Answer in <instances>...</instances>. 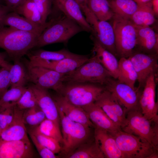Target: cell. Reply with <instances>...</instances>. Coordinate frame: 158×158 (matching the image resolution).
<instances>
[{
  "label": "cell",
  "instance_id": "cell-30",
  "mask_svg": "<svg viewBox=\"0 0 158 158\" xmlns=\"http://www.w3.org/2000/svg\"><path fill=\"white\" fill-rule=\"evenodd\" d=\"M114 14L130 20L137 10L138 4L134 0H108Z\"/></svg>",
  "mask_w": 158,
  "mask_h": 158
},
{
  "label": "cell",
  "instance_id": "cell-43",
  "mask_svg": "<svg viewBox=\"0 0 158 158\" xmlns=\"http://www.w3.org/2000/svg\"><path fill=\"white\" fill-rule=\"evenodd\" d=\"M79 5L82 12L84 13L88 23L91 24L95 16L90 10L87 4V0H75Z\"/></svg>",
  "mask_w": 158,
  "mask_h": 158
},
{
  "label": "cell",
  "instance_id": "cell-40",
  "mask_svg": "<svg viewBox=\"0 0 158 158\" xmlns=\"http://www.w3.org/2000/svg\"><path fill=\"white\" fill-rule=\"evenodd\" d=\"M10 65L8 63L0 69V99L10 87L9 74Z\"/></svg>",
  "mask_w": 158,
  "mask_h": 158
},
{
  "label": "cell",
  "instance_id": "cell-38",
  "mask_svg": "<svg viewBox=\"0 0 158 158\" xmlns=\"http://www.w3.org/2000/svg\"><path fill=\"white\" fill-rule=\"evenodd\" d=\"M38 105L35 95L30 87H27L23 95L16 103L19 109L25 110Z\"/></svg>",
  "mask_w": 158,
  "mask_h": 158
},
{
  "label": "cell",
  "instance_id": "cell-24",
  "mask_svg": "<svg viewBox=\"0 0 158 158\" xmlns=\"http://www.w3.org/2000/svg\"><path fill=\"white\" fill-rule=\"evenodd\" d=\"M6 26L19 30L34 33L40 35L47 27L38 25L24 17L21 16L15 11L9 12L3 18L0 27Z\"/></svg>",
  "mask_w": 158,
  "mask_h": 158
},
{
  "label": "cell",
  "instance_id": "cell-48",
  "mask_svg": "<svg viewBox=\"0 0 158 158\" xmlns=\"http://www.w3.org/2000/svg\"><path fill=\"white\" fill-rule=\"evenodd\" d=\"M138 5L147 4L151 2L152 0H134Z\"/></svg>",
  "mask_w": 158,
  "mask_h": 158
},
{
  "label": "cell",
  "instance_id": "cell-22",
  "mask_svg": "<svg viewBox=\"0 0 158 158\" xmlns=\"http://www.w3.org/2000/svg\"><path fill=\"white\" fill-rule=\"evenodd\" d=\"M135 26L136 46L138 47L141 52L150 54H158V34L149 26Z\"/></svg>",
  "mask_w": 158,
  "mask_h": 158
},
{
  "label": "cell",
  "instance_id": "cell-18",
  "mask_svg": "<svg viewBox=\"0 0 158 158\" xmlns=\"http://www.w3.org/2000/svg\"><path fill=\"white\" fill-rule=\"evenodd\" d=\"M24 110L15 106V114L11 123L0 133V139L4 141L29 140L26 127L23 120Z\"/></svg>",
  "mask_w": 158,
  "mask_h": 158
},
{
  "label": "cell",
  "instance_id": "cell-20",
  "mask_svg": "<svg viewBox=\"0 0 158 158\" xmlns=\"http://www.w3.org/2000/svg\"><path fill=\"white\" fill-rule=\"evenodd\" d=\"M64 15L77 23L84 31L93 32V29L83 16L78 4L75 0H54V3Z\"/></svg>",
  "mask_w": 158,
  "mask_h": 158
},
{
  "label": "cell",
  "instance_id": "cell-5",
  "mask_svg": "<svg viewBox=\"0 0 158 158\" xmlns=\"http://www.w3.org/2000/svg\"><path fill=\"white\" fill-rule=\"evenodd\" d=\"M111 77L110 73L95 55L74 71L67 73L64 83H90L104 86Z\"/></svg>",
  "mask_w": 158,
  "mask_h": 158
},
{
  "label": "cell",
  "instance_id": "cell-12",
  "mask_svg": "<svg viewBox=\"0 0 158 158\" xmlns=\"http://www.w3.org/2000/svg\"><path fill=\"white\" fill-rule=\"evenodd\" d=\"M157 75L153 74L147 79L140 95L139 103L141 111L148 119L158 121V104L155 101Z\"/></svg>",
  "mask_w": 158,
  "mask_h": 158
},
{
  "label": "cell",
  "instance_id": "cell-45",
  "mask_svg": "<svg viewBox=\"0 0 158 158\" xmlns=\"http://www.w3.org/2000/svg\"><path fill=\"white\" fill-rule=\"evenodd\" d=\"M12 11H13L12 10L6 5L0 6V24L4 16Z\"/></svg>",
  "mask_w": 158,
  "mask_h": 158
},
{
  "label": "cell",
  "instance_id": "cell-15",
  "mask_svg": "<svg viewBox=\"0 0 158 158\" xmlns=\"http://www.w3.org/2000/svg\"><path fill=\"white\" fill-rule=\"evenodd\" d=\"M29 86L35 95L38 105L44 114L46 118L52 121L60 128V121L57 107L48 89L32 83Z\"/></svg>",
  "mask_w": 158,
  "mask_h": 158
},
{
  "label": "cell",
  "instance_id": "cell-19",
  "mask_svg": "<svg viewBox=\"0 0 158 158\" xmlns=\"http://www.w3.org/2000/svg\"><path fill=\"white\" fill-rule=\"evenodd\" d=\"M82 108L94 126V128L106 131L111 133L121 129L102 108L95 103H92Z\"/></svg>",
  "mask_w": 158,
  "mask_h": 158
},
{
  "label": "cell",
  "instance_id": "cell-35",
  "mask_svg": "<svg viewBox=\"0 0 158 158\" xmlns=\"http://www.w3.org/2000/svg\"><path fill=\"white\" fill-rule=\"evenodd\" d=\"M46 118L44 114L38 105L24 110L23 114L24 123L29 127L38 126Z\"/></svg>",
  "mask_w": 158,
  "mask_h": 158
},
{
  "label": "cell",
  "instance_id": "cell-29",
  "mask_svg": "<svg viewBox=\"0 0 158 158\" xmlns=\"http://www.w3.org/2000/svg\"><path fill=\"white\" fill-rule=\"evenodd\" d=\"M66 158H105V157L94 138L80 146Z\"/></svg>",
  "mask_w": 158,
  "mask_h": 158
},
{
  "label": "cell",
  "instance_id": "cell-21",
  "mask_svg": "<svg viewBox=\"0 0 158 158\" xmlns=\"http://www.w3.org/2000/svg\"><path fill=\"white\" fill-rule=\"evenodd\" d=\"M94 138L105 158H123L115 138L110 133L94 128Z\"/></svg>",
  "mask_w": 158,
  "mask_h": 158
},
{
  "label": "cell",
  "instance_id": "cell-46",
  "mask_svg": "<svg viewBox=\"0 0 158 158\" xmlns=\"http://www.w3.org/2000/svg\"><path fill=\"white\" fill-rule=\"evenodd\" d=\"M151 2L153 10L157 16L158 15V0H152Z\"/></svg>",
  "mask_w": 158,
  "mask_h": 158
},
{
  "label": "cell",
  "instance_id": "cell-44",
  "mask_svg": "<svg viewBox=\"0 0 158 158\" xmlns=\"http://www.w3.org/2000/svg\"><path fill=\"white\" fill-rule=\"evenodd\" d=\"M26 0H4L5 5L11 8L13 11L23 4Z\"/></svg>",
  "mask_w": 158,
  "mask_h": 158
},
{
  "label": "cell",
  "instance_id": "cell-34",
  "mask_svg": "<svg viewBox=\"0 0 158 158\" xmlns=\"http://www.w3.org/2000/svg\"><path fill=\"white\" fill-rule=\"evenodd\" d=\"M37 127H26L28 133L33 135L41 144L56 154L61 152L62 148L59 142L53 138L41 133Z\"/></svg>",
  "mask_w": 158,
  "mask_h": 158
},
{
  "label": "cell",
  "instance_id": "cell-23",
  "mask_svg": "<svg viewBox=\"0 0 158 158\" xmlns=\"http://www.w3.org/2000/svg\"><path fill=\"white\" fill-rule=\"evenodd\" d=\"M93 29L92 36L102 47L116 56L115 35L112 25L107 21L98 20Z\"/></svg>",
  "mask_w": 158,
  "mask_h": 158
},
{
  "label": "cell",
  "instance_id": "cell-42",
  "mask_svg": "<svg viewBox=\"0 0 158 158\" xmlns=\"http://www.w3.org/2000/svg\"><path fill=\"white\" fill-rule=\"evenodd\" d=\"M40 156L42 158H56V154L41 144L32 134L28 133Z\"/></svg>",
  "mask_w": 158,
  "mask_h": 158
},
{
  "label": "cell",
  "instance_id": "cell-37",
  "mask_svg": "<svg viewBox=\"0 0 158 158\" xmlns=\"http://www.w3.org/2000/svg\"><path fill=\"white\" fill-rule=\"evenodd\" d=\"M27 87H17L8 90L0 99V107L14 105L19 100Z\"/></svg>",
  "mask_w": 158,
  "mask_h": 158
},
{
  "label": "cell",
  "instance_id": "cell-25",
  "mask_svg": "<svg viewBox=\"0 0 158 158\" xmlns=\"http://www.w3.org/2000/svg\"><path fill=\"white\" fill-rule=\"evenodd\" d=\"M91 39L93 43L92 51L95 53V56L110 73L112 77L117 79L118 73V61L116 56L102 47L92 36Z\"/></svg>",
  "mask_w": 158,
  "mask_h": 158
},
{
  "label": "cell",
  "instance_id": "cell-9",
  "mask_svg": "<svg viewBox=\"0 0 158 158\" xmlns=\"http://www.w3.org/2000/svg\"><path fill=\"white\" fill-rule=\"evenodd\" d=\"M116 97L126 114L128 111L140 109L139 100L142 92L111 77L104 86Z\"/></svg>",
  "mask_w": 158,
  "mask_h": 158
},
{
  "label": "cell",
  "instance_id": "cell-26",
  "mask_svg": "<svg viewBox=\"0 0 158 158\" xmlns=\"http://www.w3.org/2000/svg\"><path fill=\"white\" fill-rule=\"evenodd\" d=\"M156 16L151 2L138 5L137 10L132 15L130 20L136 26H150L155 22Z\"/></svg>",
  "mask_w": 158,
  "mask_h": 158
},
{
  "label": "cell",
  "instance_id": "cell-33",
  "mask_svg": "<svg viewBox=\"0 0 158 158\" xmlns=\"http://www.w3.org/2000/svg\"><path fill=\"white\" fill-rule=\"evenodd\" d=\"M87 4L90 10L99 20L108 21L114 14L108 0H87Z\"/></svg>",
  "mask_w": 158,
  "mask_h": 158
},
{
  "label": "cell",
  "instance_id": "cell-17",
  "mask_svg": "<svg viewBox=\"0 0 158 158\" xmlns=\"http://www.w3.org/2000/svg\"><path fill=\"white\" fill-rule=\"evenodd\" d=\"M52 96L57 107L71 120L94 128V126L82 108L72 104L58 94Z\"/></svg>",
  "mask_w": 158,
  "mask_h": 158
},
{
  "label": "cell",
  "instance_id": "cell-51",
  "mask_svg": "<svg viewBox=\"0 0 158 158\" xmlns=\"http://www.w3.org/2000/svg\"><path fill=\"white\" fill-rule=\"evenodd\" d=\"M1 67V66H0V69Z\"/></svg>",
  "mask_w": 158,
  "mask_h": 158
},
{
  "label": "cell",
  "instance_id": "cell-8",
  "mask_svg": "<svg viewBox=\"0 0 158 158\" xmlns=\"http://www.w3.org/2000/svg\"><path fill=\"white\" fill-rule=\"evenodd\" d=\"M28 81L40 87L52 89L59 94L64 85L66 74L46 68L34 66L26 62Z\"/></svg>",
  "mask_w": 158,
  "mask_h": 158
},
{
  "label": "cell",
  "instance_id": "cell-13",
  "mask_svg": "<svg viewBox=\"0 0 158 158\" xmlns=\"http://www.w3.org/2000/svg\"><path fill=\"white\" fill-rule=\"evenodd\" d=\"M30 64L51 69L60 73H69L87 61L89 59L88 55H80L57 61H48L28 57Z\"/></svg>",
  "mask_w": 158,
  "mask_h": 158
},
{
  "label": "cell",
  "instance_id": "cell-7",
  "mask_svg": "<svg viewBox=\"0 0 158 158\" xmlns=\"http://www.w3.org/2000/svg\"><path fill=\"white\" fill-rule=\"evenodd\" d=\"M105 89L104 86L90 83H65L60 93L68 102L83 107L95 103Z\"/></svg>",
  "mask_w": 158,
  "mask_h": 158
},
{
  "label": "cell",
  "instance_id": "cell-31",
  "mask_svg": "<svg viewBox=\"0 0 158 158\" xmlns=\"http://www.w3.org/2000/svg\"><path fill=\"white\" fill-rule=\"evenodd\" d=\"M9 74L11 88L25 86L29 81L26 68L20 61L11 64Z\"/></svg>",
  "mask_w": 158,
  "mask_h": 158
},
{
  "label": "cell",
  "instance_id": "cell-11",
  "mask_svg": "<svg viewBox=\"0 0 158 158\" xmlns=\"http://www.w3.org/2000/svg\"><path fill=\"white\" fill-rule=\"evenodd\" d=\"M94 129L74 122L63 140L61 152L66 157L83 144L94 138Z\"/></svg>",
  "mask_w": 158,
  "mask_h": 158
},
{
  "label": "cell",
  "instance_id": "cell-49",
  "mask_svg": "<svg viewBox=\"0 0 158 158\" xmlns=\"http://www.w3.org/2000/svg\"><path fill=\"white\" fill-rule=\"evenodd\" d=\"M5 5L4 0H0V6Z\"/></svg>",
  "mask_w": 158,
  "mask_h": 158
},
{
  "label": "cell",
  "instance_id": "cell-41",
  "mask_svg": "<svg viewBox=\"0 0 158 158\" xmlns=\"http://www.w3.org/2000/svg\"><path fill=\"white\" fill-rule=\"evenodd\" d=\"M38 9L42 16L43 22L46 24L47 19L51 13L54 0H32Z\"/></svg>",
  "mask_w": 158,
  "mask_h": 158
},
{
  "label": "cell",
  "instance_id": "cell-47",
  "mask_svg": "<svg viewBox=\"0 0 158 158\" xmlns=\"http://www.w3.org/2000/svg\"><path fill=\"white\" fill-rule=\"evenodd\" d=\"M5 59V54L0 53V66H2L8 62Z\"/></svg>",
  "mask_w": 158,
  "mask_h": 158
},
{
  "label": "cell",
  "instance_id": "cell-6",
  "mask_svg": "<svg viewBox=\"0 0 158 158\" xmlns=\"http://www.w3.org/2000/svg\"><path fill=\"white\" fill-rule=\"evenodd\" d=\"M112 19L117 56L120 58H128L136 46L135 26L130 20L115 14Z\"/></svg>",
  "mask_w": 158,
  "mask_h": 158
},
{
  "label": "cell",
  "instance_id": "cell-32",
  "mask_svg": "<svg viewBox=\"0 0 158 158\" xmlns=\"http://www.w3.org/2000/svg\"><path fill=\"white\" fill-rule=\"evenodd\" d=\"M28 57L48 61H57L65 58L76 56L78 54H75L63 49L55 51H47L40 49L28 52L26 54Z\"/></svg>",
  "mask_w": 158,
  "mask_h": 158
},
{
  "label": "cell",
  "instance_id": "cell-16",
  "mask_svg": "<svg viewBox=\"0 0 158 158\" xmlns=\"http://www.w3.org/2000/svg\"><path fill=\"white\" fill-rule=\"evenodd\" d=\"M35 157V153L29 140L6 141L0 139V158Z\"/></svg>",
  "mask_w": 158,
  "mask_h": 158
},
{
  "label": "cell",
  "instance_id": "cell-50",
  "mask_svg": "<svg viewBox=\"0 0 158 158\" xmlns=\"http://www.w3.org/2000/svg\"><path fill=\"white\" fill-rule=\"evenodd\" d=\"M1 128L0 127V133L1 132Z\"/></svg>",
  "mask_w": 158,
  "mask_h": 158
},
{
  "label": "cell",
  "instance_id": "cell-14",
  "mask_svg": "<svg viewBox=\"0 0 158 158\" xmlns=\"http://www.w3.org/2000/svg\"><path fill=\"white\" fill-rule=\"evenodd\" d=\"M120 128L124 123L126 113L114 96L106 89L95 102Z\"/></svg>",
  "mask_w": 158,
  "mask_h": 158
},
{
  "label": "cell",
  "instance_id": "cell-36",
  "mask_svg": "<svg viewBox=\"0 0 158 158\" xmlns=\"http://www.w3.org/2000/svg\"><path fill=\"white\" fill-rule=\"evenodd\" d=\"M37 128L42 134L58 140L62 147L63 139L60 128L52 121L46 118Z\"/></svg>",
  "mask_w": 158,
  "mask_h": 158
},
{
  "label": "cell",
  "instance_id": "cell-28",
  "mask_svg": "<svg viewBox=\"0 0 158 158\" xmlns=\"http://www.w3.org/2000/svg\"><path fill=\"white\" fill-rule=\"evenodd\" d=\"M118 73L117 79L136 89L135 84L137 80V75L133 64L128 58H120L118 61Z\"/></svg>",
  "mask_w": 158,
  "mask_h": 158
},
{
  "label": "cell",
  "instance_id": "cell-10",
  "mask_svg": "<svg viewBox=\"0 0 158 158\" xmlns=\"http://www.w3.org/2000/svg\"><path fill=\"white\" fill-rule=\"evenodd\" d=\"M128 58L131 62L137 74L139 83L137 88L141 91L151 75H157L158 54L133 52Z\"/></svg>",
  "mask_w": 158,
  "mask_h": 158
},
{
  "label": "cell",
  "instance_id": "cell-4",
  "mask_svg": "<svg viewBox=\"0 0 158 158\" xmlns=\"http://www.w3.org/2000/svg\"><path fill=\"white\" fill-rule=\"evenodd\" d=\"M126 115L121 130L145 139L158 150V121L147 119L140 109L129 111Z\"/></svg>",
  "mask_w": 158,
  "mask_h": 158
},
{
  "label": "cell",
  "instance_id": "cell-27",
  "mask_svg": "<svg viewBox=\"0 0 158 158\" xmlns=\"http://www.w3.org/2000/svg\"><path fill=\"white\" fill-rule=\"evenodd\" d=\"M38 25L47 27L52 22L53 18L46 24L42 22L41 14L32 0H26L14 11Z\"/></svg>",
  "mask_w": 158,
  "mask_h": 158
},
{
  "label": "cell",
  "instance_id": "cell-3",
  "mask_svg": "<svg viewBox=\"0 0 158 158\" xmlns=\"http://www.w3.org/2000/svg\"><path fill=\"white\" fill-rule=\"evenodd\" d=\"M111 134L115 138L123 158H158V150L145 139L121 129Z\"/></svg>",
  "mask_w": 158,
  "mask_h": 158
},
{
  "label": "cell",
  "instance_id": "cell-1",
  "mask_svg": "<svg viewBox=\"0 0 158 158\" xmlns=\"http://www.w3.org/2000/svg\"><path fill=\"white\" fill-rule=\"evenodd\" d=\"M40 35L6 26L0 27V48L4 49L14 61L22 57L35 47Z\"/></svg>",
  "mask_w": 158,
  "mask_h": 158
},
{
  "label": "cell",
  "instance_id": "cell-39",
  "mask_svg": "<svg viewBox=\"0 0 158 158\" xmlns=\"http://www.w3.org/2000/svg\"><path fill=\"white\" fill-rule=\"evenodd\" d=\"M15 105L0 107V127L1 131L13 121L15 114Z\"/></svg>",
  "mask_w": 158,
  "mask_h": 158
},
{
  "label": "cell",
  "instance_id": "cell-2",
  "mask_svg": "<svg viewBox=\"0 0 158 158\" xmlns=\"http://www.w3.org/2000/svg\"><path fill=\"white\" fill-rule=\"evenodd\" d=\"M84 31L77 23L64 15L54 18L51 23L39 36L35 47L40 48L54 43H67L78 33Z\"/></svg>",
  "mask_w": 158,
  "mask_h": 158
}]
</instances>
